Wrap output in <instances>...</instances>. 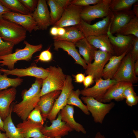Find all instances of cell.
<instances>
[{
	"instance_id": "6da1fadb",
	"label": "cell",
	"mask_w": 138,
	"mask_h": 138,
	"mask_svg": "<svg viewBox=\"0 0 138 138\" xmlns=\"http://www.w3.org/2000/svg\"><path fill=\"white\" fill-rule=\"evenodd\" d=\"M43 80L42 79L36 78L34 82L29 89L22 91V100L13 105V112L23 121L27 120L30 112L37 106L40 97Z\"/></svg>"
},
{
	"instance_id": "7a4b0ae2",
	"label": "cell",
	"mask_w": 138,
	"mask_h": 138,
	"mask_svg": "<svg viewBox=\"0 0 138 138\" xmlns=\"http://www.w3.org/2000/svg\"><path fill=\"white\" fill-rule=\"evenodd\" d=\"M24 43L25 47L23 49H17L15 52L0 56V66H7L8 70L14 68L15 64L18 61L24 60L30 61L33 54L35 53L40 51L43 45L41 44L34 45L31 44L25 40Z\"/></svg>"
},
{
	"instance_id": "3957f363",
	"label": "cell",
	"mask_w": 138,
	"mask_h": 138,
	"mask_svg": "<svg viewBox=\"0 0 138 138\" xmlns=\"http://www.w3.org/2000/svg\"><path fill=\"white\" fill-rule=\"evenodd\" d=\"M27 31L22 26L3 18L0 19V37L15 45L24 40Z\"/></svg>"
},
{
	"instance_id": "277c9868",
	"label": "cell",
	"mask_w": 138,
	"mask_h": 138,
	"mask_svg": "<svg viewBox=\"0 0 138 138\" xmlns=\"http://www.w3.org/2000/svg\"><path fill=\"white\" fill-rule=\"evenodd\" d=\"M47 77L43 80L40 92V97L50 92L60 90L64 84L66 75L59 66H50Z\"/></svg>"
},
{
	"instance_id": "5b68a950",
	"label": "cell",
	"mask_w": 138,
	"mask_h": 138,
	"mask_svg": "<svg viewBox=\"0 0 138 138\" xmlns=\"http://www.w3.org/2000/svg\"><path fill=\"white\" fill-rule=\"evenodd\" d=\"M111 0H101L93 5L83 7L80 14L81 19L90 24L95 19L103 18L108 16L112 17V12L109 7Z\"/></svg>"
},
{
	"instance_id": "8992f818",
	"label": "cell",
	"mask_w": 138,
	"mask_h": 138,
	"mask_svg": "<svg viewBox=\"0 0 138 138\" xmlns=\"http://www.w3.org/2000/svg\"><path fill=\"white\" fill-rule=\"evenodd\" d=\"M81 98L86 104L88 111L91 114L94 121L96 123L102 124L106 116L115 105L113 102H110L106 103L92 97L82 96Z\"/></svg>"
},
{
	"instance_id": "52a82bcc",
	"label": "cell",
	"mask_w": 138,
	"mask_h": 138,
	"mask_svg": "<svg viewBox=\"0 0 138 138\" xmlns=\"http://www.w3.org/2000/svg\"><path fill=\"white\" fill-rule=\"evenodd\" d=\"M135 61L129 52L122 59L120 66L112 79L117 82H125L132 84L137 83L138 77L134 73V65Z\"/></svg>"
},
{
	"instance_id": "ba28073f",
	"label": "cell",
	"mask_w": 138,
	"mask_h": 138,
	"mask_svg": "<svg viewBox=\"0 0 138 138\" xmlns=\"http://www.w3.org/2000/svg\"><path fill=\"white\" fill-rule=\"evenodd\" d=\"M83 8L70 3L64 7L61 18L53 26L65 28L79 25L82 20L80 14Z\"/></svg>"
},
{
	"instance_id": "9c48e42d",
	"label": "cell",
	"mask_w": 138,
	"mask_h": 138,
	"mask_svg": "<svg viewBox=\"0 0 138 138\" xmlns=\"http://www.w3.org/2000/svg\"><path fill=\"white\" fill-rule=\"evenodd\" d=\"M111 18L110 16L106 17L92 25L82 19L80 23L75 26L83 33L85 38L107 35Z\"/></svg>"
},
{
	"instance_id": "30bf717a",
	"label": "cell",
	"mask_w": 138,
	"mask_h": 138,
	"mask_svg": "<svg viewBox=\"0 0 138 138\" xmlns=\"http://www.w3.org/2000/svg\"><path fill=\"white\" fill-rule=\"evenodd\" d=\"M72 78L70 75H67L64 85L61 93L55 100L52 109L47 119L51 122L55 119L60 111L67 104L69 95L74 88Z\"/></svg>"
},
{
	"instance_id": "8fae6325",
	"label": "cell",
	"mask_w": 138,
	"mask_h": 138,
	"mask_svg": "<svg viewBox=\"0 0 138 138\" xmlns=\"http://www.w3.org/2000/svg\"><path fill=\"white\" fill-rule=\"evenodd\" d=\"M111 21L107 33L111 44L112 47L114 55H121L127 50L131 51L135 37L130 35H124L117 33L114 36L110 30Z\"/></svg>"
},
{
	"instance_id": "7c38bea8",
	"label": "cell",
	"mask_w": 138,
	"mask_h": 138,
	"mask_svg": "<svg viewBox=\"0 0 138 138\" xmlns=\"http://www.w3.org/2000/svg\"><path fill=\"white\" fill-rule=\"evenodd\" d=\"M112 55L108 52L97 50L95 51L94 61L87 65L85 73L92 75L94 81L102 78L105 66Z\"/></svg>"
},
{
	"instance_id": "4fadbf2b",
	"label": "cell",
	"mask_w": 138,
	"mask_h": 138,
	"mask_svg": "<svg viewBox=\"0 0 138 138\" xmlns=\"http://www.w3.org/2000/svg\"><path fill=\"white\" fill-rule=\"evenodd\" d=\"M94 81L95 84L93 87L80 90V94L93 98L100 102L108 89L117 82L112 79H104L102 78Z\"/></svg>"
},
{
	"instance_id": "5bb4252c",
	"label": "cell",
	"mask_w": 138,
	"mask_h": 138,
	"mask_svg": "<svg viewBox=\"0 0 138 138\" xmlns=\"http://www.w3.org/2000/svg\"><path fill=\"white\" fill-rule=\"evenodd\" d=\"M50 126H43L41 130L45 136L52 138L57 137H62L68 135L73 130L65 123L62 121L59 112L57 117L51 122Z\"/></svg>"
},
{
	"instance_id": "9a60e30c",
	"label": "cell",
	"mask_w": 138,
	"mask_h": 138,
	"mask_svg": "<svg viewBox=\"0 0 138 138\" xmlns=\"http://www.w3.org/2000/svg\"><path fill=\"white\" fill-rule=\"evenodd\" d=\"M0 72L7 75H14L19 78L29 76L43 80L47 76L49 72V68L45 69L37 67L36 65H33L25 68H16L12 70L1 68Z\"/></svg>"
},
{
	"instance_id": "2e32d148",
	"label": "cell",
	"mask_w": 138,
	"mask_h": 138,
	"mask_svg": "<svg viewBox=\"0 0 138 138\" xmlns=\"http://www.w3.org/2000/svg\"><path fill=\"white\" fill-rule=\"evenodd\" d=\"M31 14L37 23L38 30H46L50 25V13L46 0H38L37 7Z\"/></svg>"
},
{
	"instance_id": "e0dca14e",
	"label": "cell",
	"mask_w": 138,
	"mask_h": 138,
	"mask_svg": "<svg viewBox=\"0 0 138 138\" xmlns=\"http://www.w3.org/2000/svg\"><path fill=\"white\" fill-rule=\"evenodd\" d=\"M3 18L22 26L30 33L38 30L37 23L31 14L26 15L10 11L3 14Z\"/></svg>"
},
{
	"instance_id": "ac0fdd59",
	"label": "cell",
	"mask_w": 138,
	"mask_h": 138,
	"mask_svg": "<svg viewBox=\"0 0 138 138\" xmlns=\"http://www.w3.org/2000/svg\"><path fill=\"white\" fill-rule=\"evenodd\" d=\"M43 126L27 119L17 124L16 127L24 138H43L45 136L41 131Z\"/></svg>"
},
{
	"instance_id": "d6986e66",
	"label": "cell",
	"mask_w": 138,
	"mask_h": 138,
	"mask_svg": "<svg viewBox=\"0 0 138 138\" xmlns=\"http://www.w3.org/2000/svg\"><path fill=\"white\" fill-rule=\"evenodd\" d=\"M16 94L15 87L0 91V116L3 121L9 113L11 104L15 100Z\"/></svg>"
},
{
	"instance_id": "ffe728a7",
	"label": "cell",
	"mask_w": 138,
	"mask_h": 138,
	"mask_svg": "<svg viewBox=\"0 0 138 138\" xmlns=\"http://www.w3.org/2000/svg\"><path fill=\"white\" fill-rule=\"evenodd\" d=\"M54 50L58 51L59 49H62L73 57L75 64L80 65L85 70L86 69L87 65L81 56L75 43L65 40H54Z\"/></svg>"
},
{
	"instance_id": "44dd1931",
	"label": "cell",
	"mask_w": 138,
	"mask_h": 138,
	"mask_svg": "<svg viewBox=\"0 0 138 138\" xmlns=\"http://www.w3.org/2000/svg\"><path fill=\"white\" fill-rule=\"evenodd\" d=\"M135 15L132 10L113 12L111 19L110 30L113 34L124 27Z\"/></svg>"
},
{
	"instance_id": "7402d4cb",
	"label": "cell",
	"mask_w": 138,
	"mask_h": 138,
	"mask_svg": "<svg viewBox=\"0 0 138 138\" xmlns=\"http://www.w3.org/2000/svg\"><path fill=\"white\" fill-rule=\"evenodd\" d=\"M60 90H56L41 96L37 106L40 111L44 120H46L51 111L56 99L59 96Z\"/></svg>"
},
{
	"instance_id": "603a6c76",
	"label": "cell",
	"mask_w": 138,
	"mask_h": 138,
	"mask_svg": "<svg viewBox=\"0 0 138 138\" xmlns=\"http://www.w3.org/2000/svg\"><path fill=\"white\" fill-rule=\"evenodd\" d=\"M132 85L131 83L125 82H117L108 89L102 98L101 102L106 103L109 102L113 100L117 101L123 100L124 90L128 87Z\"/></svg>"
},
{
	"instance_id": "cb8c5ba5",
	"label": "cell",
	"mask_w": 138,
	"mask_h": 138,
	"mask_svg": "<svg viewBox=\"0 0 138 138\" xmlns=\"http://www.w3.org/2000/svg\"><path fill=\"white\" fill-rule=\"evenodd\" d=\"M62 120L74 130L86 134V131L81 124L76 122L74 116V109L72 105H67L59 112Z\"/></svg>"
},
{
	"instance_id": "d4e9b609",
	"label": "cell",
	"mask_w": 138,
	"mask_h": 138,
	"mask_svg": "<svg viewBox=\"0 0 138 138\" xmlns=\"http://www.w3.org/2000/svg\"><path fill=\"white\" fill-rule=\"evenodd\" d=\"M130 51L127 50L122 54L117 56L112 55L110 58L109 62L105 66L102 74L103 79H112L117 71L125 56Z\"/></svg>"
},
{
	"instance_id": "484cf974",
	"label": "cell",
	"mask_w": 138,
	"mask_h": 138,
	"mask_svg": "<svg viewBox=\"0 0 138 138\" xmlns=\"http://www.w3.org/2000/svg\"><path fill=\"white\" fill-rule=\"evenodd\" d=\"M75 44L78 48L79 54L83 57L86 64L91 63L94 59L95 51L97 49L90 44L85 37Z\"/></svg>"
},
{
	"instance_id": "4316f807",
	"label": "cell",
	"mask_w": 138,
	"mask_h": 138,
	"mask_svg": "<svg viewBox=\"0 0 138 138\" xmlns=\"http://www.w3.org/2000/svg\"><path fill=\"white\" fill-rule=\"evenodd\" d=\"M91 45L97 49L114 55L112 47L107 35L99 36H89L86 38Z\"/></svg>"
},
{
	"instance_id": "83f0119b",
	"label": "cell",
	"mask_w": 138,
	"mask_h": 138,
	"mask_svg": "<svg viewBox=\"0 0 138 138\" xmlns=\"http://www.w3.org/2000/svg\"><path fill=\"white\" fill-rule=\"evenodd\" d=\"M66 32L62 36L54 37V40H65L75 43L85 37L83 33L75 26L65 27Z\"/></svg>"
},
{
	"instance_id": "f1b7e54d",
	"label": "cell",
	"mask_w": 138,
	"mask_h": 138,
	"mask_svg": "<svg viewBox=\"0 0 138 138\" xmlns=\"http://www.w3.org/2000/svg\"><path fill=\"white\" fill-rule=\"evenodd\" d=\"M13 105L11 106L9 113L3 120L4 128L6 136L7 138H24L19 131L15 125L12 119Z\"/></svg>"
},
{
	"instance_id": "f546056e",
	"label": "cell",
	"mask_w": 138,
	"mask_h": 138,
	"mask_svg": "<svg viewBox=\"0 0 138 138\" xmlns=\"http://www.w3.org/2000/svg\"><path fill=\"white\" fill-rule=\"evenodd\" d=\"M138 0H111L109 7L113 12L129 10Z\"/></svg>"
},
{
	"instance_id": "4dcf8cb0",
	"label": "cell",
	"mask_w": 138,
	"mask_h": 138,
	"mask_svg": "<svg viewBox=\"0 0 138 138\" xmlns=\"http://www.w3.org/2000/svg\"><path fill=\"white\" fill-rule=\"evenodd\" d=\"M46 2L50 9V25H53L61 18L64 8L58 4L55 0H47Z\"/></svg>"
},
{
	"instance_id": "1f68e13d",
	"label": "cell",
	"mask_w": 138,
	"mask_h": 138,
	"mask_svg": "<svg viewBox=\"0 0 138 138\" xmlns=\"http://www.w3.org/2000/svg\"><path fill=\"white\" fill-rule=\"evenodd\" d=\"M80 94V90L77 89L73 90L68 97L67 104L74 105L79 108L85 114L88 115L90 113L88 111L86 106L84 105L79 98Z\"/></svg>"
},
{
	"instance_id": "d6a6232c",
	"label": "cell",
	"mask_w": 138,
	"mask_h": 138,
	"mask_svg": "<svg viewBox=\"0 0 138 138\" xmlns=\"http://www.w3.org/2000/svg\"><path fill=\"white\" fill-rule=\"evenodd\" d=\"M0 2L3 6L11 11L24 14H31L19 0H0Z\"/></svg>"
},
{
	"instance_id": "836d02e7",
	"label": "cell",
	"mask_w": 138,
	"mask_h": 138,
	"mask_svg": "<svg viewBox=\"0 0 138 138\" xmlns=\"http://www.w3.org/2000/svg\"><path fill=\"white\" fill-rule=\"evenodd\" d=\"M117 33L126 36L132 35L138 38V17L135 16Z\"/></svg>"
},
{
	"instance_id": "e575fe53",
	"label": "cell",
	"mask_w": 138,
	"mask_h": 138,
	"mask_svg": "<svg viewBox=\"0 0 138 138\" xmlns=\"http://www.w3.org/2000/svg\"><path fill=\"white\" fill-rule=\"evenodd\" d=\"M1 73L0 72V91L10 87H16L20 85L23 81V79L20 78H9L7 75H2Z\"/></svg>"
},
{
	"instance_id": "d590c367",
	"label": "cell",
	"mask_w": 138,
	"mask_h": 138,
	"mask_svg": "<svg viewBox=\"0 0 138 138\" xmlns=\"http://www.w3.org/2000/svg\"><path fill=\"white\" fill-rule=\"evenodd\" d=\"M27 119L33 122L41 124L43 125L44 122L40 110L37 106L30 112Z\"/></svg>"
},
{
	"instance_id": "8d00e7d4",
	"label": "cell",
	"mask_w": 138,
	"mask_h": 138,
	"mask_svg": "<svg viewBox=\"0 0 138 138\" xmlns=\"http://www.w3.org/2000/svg\"><path fill=\"white\" fill-rule=\"evenodd\" d=\"M14 45L12 43L4 41L0 37V56L12 53Z\"/></svg>"
},
{
	"instance_id": "74e56055",
	"label": "cell",
	"mask_w": 138,
	"mask_h": 138,
	"mask_svg": "<svg viewBox=\"0 0 138 138\" xmlns=\"http://www.w3.org/2000/svg\"><path fill=\"white\" fill-rule=\"evenodd\" d=\"M101 0H71L70 3L75 5L84 7L94 5L98 3Z\"/></svg>"
},
{
	"instance_id": "f35d334b",
	"label": "cell",
	"mask_w": 138,
	"mask_h": 138,
	"mask_svg": "<svg viewBox=\"0 0 138 138\" xmlns=\"http://www.w3.org/2000/svg\"><path fill=\"white\" fill-rule=\"evenodd\" d=\"M50 48L42 51L38 56V59L36 60L37 62L39 61L43 62H49L52 59V54L50 51Z\"/></svg>"
},
{
	"instance_id": "ab89813d",
	"label": "cell",
	"mask_w": 138,
	"mask_h": 138,
	"mask_svg": "<svg viewBox=\"0 0 138 138\" xmlns=\"http://www.w3.org/2000/svg\"><path fill=\"white\" fill-rule=\"evenodd\" d=\"M24 6L32 13L35 10L38 4L37 0H19Z\"/></svg>"
},
{
	"instance_id": "60d3db41",
	"label": "cell",
	"mask_w": 138,
	"mask_h": 138,
	"mask_svg": "<svg viewBox=\"0 0 138 138\" xmlns=\"http://www.w3.org/2000/svg\"><path fill=\"white\" fill-rule=\"evenodd\" d=\"M130 52L134 61L138 60V38L135 37L132 48Z\"/></svg>"
},
{
	"instance_id": "b9f144b4",
	"label": "cell",
	"mask_w": 138,
	"mask_h": 138,
	"mask_svg": "<svg viewBox=\"0 0 138 138\" xmlns=\"http://www.w3.org/2000/svg\"><path fill=\"white\" fill-rule=\"evenodd\" d=\"M125 99L126 103L129 106L132 107L135 105L138 102V96L136 94L130 95Z\"/></svg>"
},
{
	"instance_id": "7bdbcfd3",
	"label": "cell",
	"mask_w": 138,
	"mask_h": 138,
	"mask_svg": "<svg viewBox=\"0 0 138 138\" xmlns=\"http://www.w3.org/2000/svg\"><path fill=\"white\" fill-rule=\"evenodd\" d=\"M94 82L93 76L91 75H88L85 77L83 82L85 88H88L90 85L93 84Z\"/></svg>"
},
{
	"instance_id": "ee69618b",
	"label": "cell",
	"mask_w": 138,
	"mask_h": 138,
	"mask_svg": "<svg viewBox=\"0 0 138 138\" xmlns=\"http://www.w3.org/2000/svg\"><path fill=\"white\" fill-rule=\"evenodd\" d=\"M135 94H136L134 90L132 85L128 87L125 89L123 93V97L124 99L130 95Z\"/></svg>"
},
{
	"instance_id": "f6af8a7d",
	"label": "cell",
	"mask_w": 138,
	"mask_h": 138,
	"mask_svg": "<svg viewBox=\"0 0 138 138\" xmlns=\"http://www.w3.org/2000/svg\"><path fill=\"white\" fill-rule=\"evenodd\" d=\"M75 81L78 83H83L85 76L84 74L82 73H78L74 76Z\"/></svg>"
},
{
	"instance_id": "bcb514c9",
	"label": "cell",
	"mask_w": 138,
	"mask_h": 138,
	"mask_svg": "<svg viewBox=\"0 0 138 138\" xmlns=\"http://www.w3.org/2000/svg\"><path fill=\"white\" fill-rule=\"evenodd\" d=\"M10 11H11L3 6L0 2V19L3 18V14Z\"/></svg>"
},
{
	"instance_id": "7dc6e473",
	"label": "cell",
	"mask_w": 138,
	"mask_h": 138,
	"mask_svg": "<svg viewBox=\"0 0 138 138\" xmlns=\"http://www.w3.org/2000/svg\"><path fill=\"white\" fill-rule=\"evenodd\" d=\"M56 2L64 8L68 4L70 3V0H55Z\"/></svg>"
},
{
	"instance_id": "c3c4849f",
	"label": "cell",
	"mask_w": 138,
	"mask_h": 138,
	"mask_svg": "<svg viewBox=\"0 0 138 138\" xmlns=\"http://www.w3.org/2000/svg\"><path fill=\"white\" fill-rule=\"evenodd\" d=\"M50 33L53 37L58 36V28L54 26L52 27L50 29Z\"/></svg>"
},
{
	"instance_id": "681fc988",
	"label": "cell",
	"mask_w": 138,
	"mask_h": 138,
	"mask_svg": "<svg viewBox=\"0 0 138 138\" xmlns=\"http://www.w3.org/2000/svg\"><path fill=\"white\" fill-rule=\"evenodd\" d=\"M133 9L132 10L135 16L138 17V2L134 4Z\"/></svg>"
},
{
	"instance_id": "f907efd6",
	"label": "cell",
	"mask_w": 138,
	"mask_h": 138,
	"mask_svg": "<svg viewBox=\"0 0 138 138\" xmlns=\"http://www.w3.org/2000/svg\"><path fill=\"white\" fill-rule=\"evenodd\" d=\"M66 30L65 28L64 27L58 28V36H62L65 33Z\"/></svg>"
},
{
	"instance_id": "816d5d0a",
	"label": "cell",
	"mask_w": 138,
	"mask_h": 138,
	"mask_svg": "<svg viewBox=\"0 0 138 138\" xmlns=\"http://www.w3.org/2000/svg\"><path fill=\"white\" fill-rule=\"evenodd\" d=\"M134 70L135 74L137 76L138 75V60H136L134 63Z\"/></svg>"
},
{
	"instance_id": "f5cc1de1",
	"label": "cell",
	"mask_w": 138,
	"mask_h": 138,
	"mask_svg": "<svg viewBox=\"0 0 138 138\" xmlns=\"http://www.w3.org/2000/svg\"><path fill=\"white\" fill-rule=\"evenodd\" d=\"M93 138H106L104 135L102 134L99 131L97 132L95 136Z\"/></svg>"
},
{
	"instance_id": "db71d44e",
	"label": "cell",
	"mask_w": 138,
	"mask_h": 138,
	"mask_svg": "<svg viewBox=\"0 0 138 138\" xmlns=\"http://www.w3.org/2000/svg\"><path fill=\"white\" fill-rule=\"evenodd\" d=\"M0 130L5 131L4 128V122L0 116Z\"/></svg>"
},
{
	"instance_id": "11a10c76",
	"label": "cell",
	"mask_w": 138,
	"mask_h": 138,
	"mask_svg": "<svg viewBox=\"0 0 138 138\" xmlns=\"http://www.w3.org/2000/svg\"><path fill=\"white\" fill-rule=\"evenodd\" d=\"M133 132L136 137V138H138V131L137 130H133Z\"/></svg>"
},
{
	"instance_id": "9f6ffc18",
	"label": "cell",
	"mask_w": 138,
	"mask_h": 138,
	"mask_svg": "<svg viewBox=\"0 0 138 138\" xmlns=\"http://www.w3.org/2000/svg\"><path fill=\"white\" fill-rule=\"evenodd\" d=\"M0 138H7L6 137L5 133H2L0 131Z\"/></svg>"
},
{
	"instance_id": "6f0895ef",
	"label": "cell",
	"mask_w": 138,
	"mask_h": 138,
	"mask_svg": "<svg viewBox=\"0 0 138 138\" xmlns=\"http://www.w3.org/2000/svg\"><path fill=\"white\" fill-rule=\"evenodd\" d=\"M43 138H62V137H56L54 138H52V137H49L45 136Z\"/></svg>"
},
{
	"instance_id": "680465c9",
	"label": "cell",
	"mask_w": 138,
	"mask_h": 138,
	"mask_svg": "<svg viewBox=\"0 0 138 138\" xmlns=\"http://www.w3.org/2000/svg\"></svg>"
}]
</instances>
